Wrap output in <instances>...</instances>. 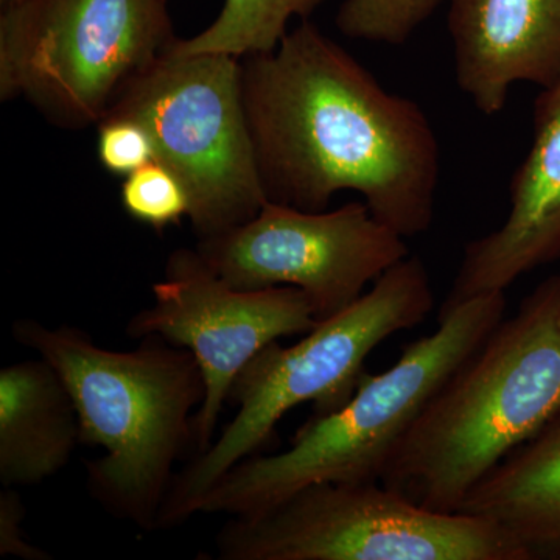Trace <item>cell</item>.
I'll use <instances>...</instances> for the list:
<instances>
[{
	"instance_id": "cell-1",
	"label": "cell",
	"mask_w": 560,
	"mask_h": 560,
	"mask_svg": "<svg viewBox=\"0 0 560 560\" xmlns=\"http://www.w3.org/2000/svg\"><path fill=\"white\" fill-rule=\"evenodd\" d=\"M242 84L268 201L320 212L357 191L401 237L430 230L440 145L418 103L386 91L307 21L245 57Z\"/></svg>"
},
{
	"instance_id": "cell-2",
	"label": "cell",
	"mask_w": 560,
	"mask_h": 560,
	"mask_svg": "<svg viewBox=\"0 0 560 560\" xmlns=\"http://www.w3.org/2000/svg\"><path fill=\"white\" fill-rule=\"evenodd\" d=\"M560 411V275L540 282L453 372L382 475L427 510L460 504Z\"/></svg>"
},
{
	"instance_id": "cell-3",
	"label": "cell",
	"mask_w": 560,
	"mask_h": 560,
	"mask_svg": "<svg viewBox=\"0 0 560 560\" xmlns=\"http://www.w3.org/2000/svg\"><path fill=\"white\" fill-rule=\"evenodd\" d=\"M13 337L60 374L81 444L103 451L86 464L91 495L119 521L158 529L206 396L194 353L158 337L142 338L135 350L105 349L79 327L31 318L13 324Z\"/></svg>"
},
{
	"instance_id": "cell-4",
	"label": "cell",
	"mask_w": 560,
	"mask_h": 560,
	"mask_svg": "<svg viewBox=\"0 0 560 560\" xmlns=\"http://www.w3.org/2000/svg\"><path fill=\"white\" fill-rule=\"evenodd\" d=\"M506 307V293H490L438 316L433 334L404 348L388 371L366 372L337 411L313 415L287 451L235 464L206 493L198 512L249 517L308 486L381 481L431 397L499 326Z\"/></svg>"
},
{
	"instance_id": "cell-5",
	"label": "cell",
	"mask_w": 560,
	"mask_h": 560,
	"mask_svg": "<svg viewBox=\"0 0 560 560\" xmlns=\"http://www.w3.org/2000/svg\"><path fill=\"white\" fill-rule=\"evenodd\" d=\"M433 307L425 264L419 256H408L345 312L318 320L296 345L275 341L261 349L231 386L228 401L237 408L234 419L208 451L176 471L158 529L173 528L198 514L210 488L235 464L257 455L293 408L312 401L315 415L324 416L348 404L374 349L422 324Z\"/></svg>"
},
{
	"instance_id": "cell-6",
	"label": "cell",
	"mask_w": 560,
	"mask_h": 560,
	"mask_svg": "<svg viewBox=\"0 0 560 560\" xmlns=\"http://www.w3.org/2000/svg\"><path fill=\"white\" fill-rule=\"evenodd\" d=\"M168 0H22L0 13V98L98 125L176 38Z\"/></svg>"
},
{
	"instance_id": "cell-7",
	"label": "cell",
	"mask_w": 560,
	"mask_h": 560,
	"mask_svg": "<svg viewBox=\"0 0 560 560\" xmlns=\"http://www.w3.org/2000/svg\"><path fill=\"white\" fill-rule=\"evenodd\" d=\"M215 548L220 560H529L497 523L427 510L381 481L320 482L230 517Z\"/></svg>"
},
{
	"instance_id": "cell-8",
	"label": "cell",
	"mask_w": 560,
	"mask_h": 560,
	"mask_svg": "<svg viewBox=\"0 0 560 560\" xmlns=\"http://www.w3.org/2000/svg\"><path fill=\"white\" fill-rule=\"evenodd\" d=\"M106 116L131 117L150 132L156 161L189 191L198 241L241 226L268 201L243 98L242 58L179 54L171 44Z\"/></svg>"
},
{
	"instance_id": "cell-9",
	"label": "cell",
	"mask_w": 560,
	"mask_h": 560,
	"mask_svg": "<svg viewBox=\"0 0 560 560\" xmlns=\"http://www.w3.org/2000/svg\"><path fill=\"white\" fill-rule=\"evenodd\" d=\"M197 250L235 289L301 290L316 320L345 312L410 256L405 237L375 219L364 201L329 212L267 201L241 226L198 241Z\"/></svg>"
},
{
	"instance_id": "cell-10",
	"label": "cell",
	"mask_w": 560,
	"mask_h": 560,
	"mask_svg": "<svg viewBox=\"0 0 560 560\" xmlns=\"http://www.w3.org/2000/svg\"><path fill=\"white\" fill-rule=\"evenodd\" d=\"M153 304L128 320L135 340L158 337L190 350L206 396L194 418L195 452L208 451L235 378L261 349L316 326L307 298L294 287L241 290L206 264L197 248L173 250Z\"/></svg>"
},
{
	"instance_id": "cell-11",
	"label": "cell",
	"mask_w": 560,
	"mask_h": 560,
	"mask_svg": "<svg viewBox=\"0 0 560 560\" xmlns=\"http://www.w3.org/2000/svg\"><path fill=\"white\" fill-rule=\"evenodd\" d=\"M533 143L511 184L510 215L499 230L467 243L438 316L522 276L560 261V81L534 106Z\"/></svg>"
},
{
	"instance_id": "cell-12",
	"label": "cell",
	"mask_w": 560,
	"mask_h": 560,
	"mask_svg": "<svg viewBox=\"0 0 560 560\" xmlns=\"http://www.w3.org/2000/svg\"><path fill=\"white\" fill-rule=\"evenodd\" d=\"M448 31L456 83L485 116L515 83L560 81V0H452Z\"/></svg>"
},
{
	"instance_id": "cell-13",
	"label": "cell",
	"mask_w": 560,
	"mask_h": 560,
	"mask_svg": "<svg viewBox=\"0 0 560 560\" xmlns=\"http://www.w3.org/2000/svg\"><path fill=\"white\" fill-rule=\"evenodd\" d=\"M81 444L79 415L49 361L25 360L0 371V482L40 485L68 466Z\"/></svg>"
},
{
	"instance_id": "cell-14",
	"label": "cell",
	"mask_w": 560,
	"mask_h": 560,
	"mask_svg": "<svg viewBox=\"0 0 560 560\" xmlns=\"http://www.w3.org/2000/svg\"><path fill=\"white\" fill-rule=\"evenodd\" d=\"M458 512L506 529L529 560H560V411L490 470Z\"/></svg>"
},
{
	"instance_id": "cell-15",
	"label": "cell",
	"mask_w": 560,
	"mask_h": 560,
	"mask_svg": "<svg viewBox=\"0 0 560 560\" xmlns=\"http://www.w3.org/2000/svg\"><path fill=\"white\" fill-rule=\"evenodd\" d=\"M324 0H224L223 10L194 38L173 39L179 54H224L245 58L268 54L289 33L291 18H308Z\"/></svg>"
},
{
	"instance_id": "cell-16",
	"label": "cell",
	"mask_w": 560,
	"mask_h": 560,
	"mask_svg": "<svg viewBox=\"0 0 560 560\" xmlns=\"http://www.w3.org/2000/svg\"><path fill=\"white\" fill-rule=\"evenodd\" d=\"M442 0H345L337 25L342 35L399 46L411 38Z\"/></svg>"
},
{
	"instance_id": "cell-17",
	"label": "cell",
	"mask_w": 560,
	"mask_h": 560,
	"mask_svg": "<svg viewBox=\"0 0 560 560\" xmlns=\"http://www.w3.org/2000/svg\"><path fill=\"white\" fill-rule=\"evenodd\" d=\"M120 202L132 220L156 232L189 219V191L175 172L160 161L131 173L120 187Z\"/></svg>"
},
{
	"instance_id": "cell-18",
	"label": "cell",
	"mask_w": 560,
	"mask_h": 560,
	"mask_svg": "<svg viewBox=\"0 0 560 560\" xmlns=\"http://www.w3.org/2000/svg\"><path fill=\"white\" fill-rule=\"evenodd\" d=\"M97 156L110 175L127 178L156 161L153 139L140 121L125 116H106L97 125Z\"/></svg>"
},
{
	"instance_id": "cell-19",
	"label": "cell",
	"mask_w": 560,
	"mask_h": 560,
	"mask_svg": "<svg viewBox=\"0 0 560 560\" xmlns=\"http://www.w3.org/2000/svg\"><path fill=\"white\" fill-rule=\"evenodd\" d=\"M25 506L14 488L0 492V555L24 560H50L49 552L40 550L25 540L22 522Z\"/></svg>"
},
{
	"instance_id": "cell-20",
	"label": "cell",
	"mask_w": 560,
	"mask_h": 560,
	"mask_svg": "<svg viewBox=\"0 0 560 560\" xmlns=\"http://www.w3.org/2000/svg\"><path fill=\"white\" fill-rule=\"evenodd\" d=\"M20 2H22V0H0V7L7 9V7L16 5V3Z\"/></svg>"
}]
</instances>
